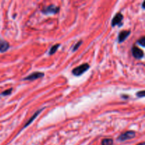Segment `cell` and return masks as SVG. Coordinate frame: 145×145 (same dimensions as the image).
I'll list each match as a JSON object with an SVG mask.
<instances>
[{"mask_svg":"<svg viewBox=\"0 0 145 145\" xmlns=\"http://www.w3.org/2000/svg\"><path fill=\"white\" fill-rule=\"evenodd\" d=\"M89 67H90V65H89L88 63H84V64L79 65V66L74 68L72 71V73L73 75L79 77V76L82 75L84 73L86 72L89 69Z\"/></svg>","mask_w":145,"mask_h":145,"instance_id":"obj_1","label":"cell"},{"mask_svg":"<svg viewBox=\"0 0 145 145\" xmlns=\"http://www.w3.org/2000/svg\"><path fill=\"white\" fill-rule=\"evenodd\" d=\"M60 10V7H58L57 6L51 4L48 7H45L42 10V13L45 14V15H52V14H55L59 11Z\"/></svg>","mask_w":145,"mask_h":145,"instance_id":"obj_2","label":"cell"},{"mask_svg":"<svg viewBox=\"0 0 145 145\" xmlns=\"http://www.w3.org/2000/svg\"><path fill=\"white\" fill-rule=\"evenodd\" d=\"M135 137V133L134 131L130 130V131H127L125 133L121 134V135L118 137V140L120 142H125L126 140H129L133 139Z\"/></svg>","mask_w":145,"mask_h":145,"instance_id":"obj_3","label":"cell"},{"mask_svg":"<svg viewBox=\"0 0 145 145\" xmlns=\"http://www.w3.org/2000/svg\"><path fill=\"white\" fill-rule=\"evenodd\" d=\"M45 76L44 73L40 72H33L32 74H30V75H28L26 77L23 78V80L24 81H34L40 78L43 77Z\"/></svg>","mask_w":145,"mask_h":145,"instance_id":"obj_4","label":"cell"},{"mask_svg":"<svg viewBox=\"0 0 145 145\" xmlns=\"http://www.w3.org/2000/svg\"><path fill=\"white\" fill-rule=\"evenodd\" d=\"M131 50H132L133 56L136 59H142L144 57V52L136 45H133Z\"/></svg>","mask_w":145,"mask_h":145,"instance_id":"obj_5","label":"cell"},{"mask_svg":"<svg viewBox=\"0 0 145 145\" xmlns=\"http://www.w3.org/2000/svg\"><path fill=\"white\" fill-rule=\"evenodd\" d=\"M123 19V16L121 13H118L115 15V16L113 18L112 21H111V26L114 27L115 26H122V21Z\"/></svg>","mask_w":145,"mask_h":145,"instance_id":"obj_6","label":"cell"},{"mask_svg":"<svg viewBox=\"0 0 145 145\" xmlns=\"http://www.w3.org/2000/svg\"><path fill=\"white\" fill-rule=\"evenodd\" d=\"M130 30H122L119 33V35H118V43H121L124 42L126 38H128V36L130 35Z\"/></svg>","mask_w":145,"mask_h":145,"instance_id":"obj_7","label":"cell"},{"mask_svg":"<svg viewBox=\"0 0 145 145\" xmlns=\"http://www.w3.org/2000/svg\"><path fill=\"white\" fill-rule=\"evenodd\" d=\"M9 48V44L7 41L4 40H0V52L4 53Z\"/></svg>","mask_w":145,"mask_h":145,"instance_id":"obj_8","label":"cell"},{"mask_svg":"<svg viewBox=\"0 0 145 145\" xmlns=\"http://www.w3.org/2000/svg\"><path fill=\"white\" fill-rule=\"evenodd\" d=\"M43 110V108H41V109H40V110H37V111H36V112L34 113V115H33L32 117H31V118H30L29 120H28V121L27 123H26L25 125H24V126H23V128L22 129H23V128H26V127H28V125H30V123H32V122H33V121H34V120H35V118H36V117H37V116H38V115H39L40 113H41V111H42Z\"/></svg>","mask_w":145,"mask_h":145,"instance_id":"obj_9","label":"cell"},{"mask_svg":"<svg viewBox=\"0 0 145 145\" xmlns=\"http://www.w3.org/2000/svg\"><path fill=\"white\" fill-rule=\"evenodd\" d=\"M113 140L110 138H105L102 140L101 145H113Z\"/></svg>","mask_w":145,"mask_h":145,"instance_id":"obj_10","label":"cell"},{"mask_svg":"<svg viewBox=\"0 0 145 145\" xmlns=\"http://www.w3.org/2000/svg\"><path fill=\"white\" fill-rule=\"evenodd\" d=\"M60 44H56V45H54L53 46H52L51 48H50V51H49V55H52L53 54H55L56 53V51L58 50V48H60Z\"/></svg>","mask_w":145,"mask_h":145,"instance_id":"obj_11","label":"cell"},{"mask_svg":"<svg viewBox=\"0 0 145 145\" xmlns=\"http://www.w3.org/2000/svg\"><path fill=\"white\" fill-rule=\"evenodd\" d=\"M137 43L139 44L140 45H141L142 47H144L145 46V37L143 36L141 38H140L139 40L137 41Z\"/></svg>","mask_w":145,"mask_h":145,"instance_id":"obj_12","label":"cell"},{"mask_svg":"<svg viewBox=\"0 0 145 145\" xmlns=\"http://www.w3.org/2000/svg\"><path fill=\"white\" fill-rule=\"evenodd\" d=\"M13 89H7L5 91H4L1 93V96H9L10 95L11 92H12Z\"/></svg>","mask_w":145,"mask_h":145,"instance_id":"obj_13","label":"cell"},{"mask_svg":"<svg viewBox=\"0 0 145 145\" xmlns=\"http://www.w3.org/2000/svg\"><path fill=\"white\" fill-rule=\"evenodd\" d=\"M81 43H82V40H79V41H78L77 43L75 44V45L74 46V48H73V51H76V50H77L78 48L80 47V45H81Z\"/></svg>","mask_w":145,"mask_h":145,"instance_id":"obj_14","label":"cell"},{"mask_svg":"<svg viewBox=\"0 0 145 145\" xmlns=\"http://www.w3.org/2000/svg\"><path fill=\"white\" fill-rule=\"evenodd\" d=\"M136 95L139 98H143L144 97V95H145V91L144 90L141 91H139L136 93Z\"/></svg>","mask_w":145,"mask_h":145,"instance_id":"obj_15","label":"cell"},{"mask_svg":"<svg viewBox=\"0 0 145 145\" xmlns=\"http://www.w3.org/2000/svg\"><path fill=\"white\" fill-rule=\"evenodd\" d=\"M144 4H145V2H143L142 4V7L143 9H144Z\"/></svg>","mask_w":145,"mask_h":145,"instance_id":"obj_16","label":"cell"},{"mask_svg":"<svg viewBox=\"0 0 145 145\" xmlns=\"http://www.w3.org/2000/svg\"><path fill=\"white\" fill-rule=\"evenodd\" d=\"M137 145H145V143L144 142H141L140 143V144H138Z\"/></svg>","mask_w":145,"mask_h":145,"instance_id":"obj_17","label":"cell"},{"mask_svg":"<svg viewBox=\"0 0 145 145\" xmlns=\"http://www.w3.org/2000/svg\"><path fill=\"white\" fill-rule=\"evenodd\" d=\"M122 97H123V98H128V96H122Z\"/></svg>","mask_w":145,"mask_h":145,"instance_id":"obj_18","label":"cell"}]
</instances>
